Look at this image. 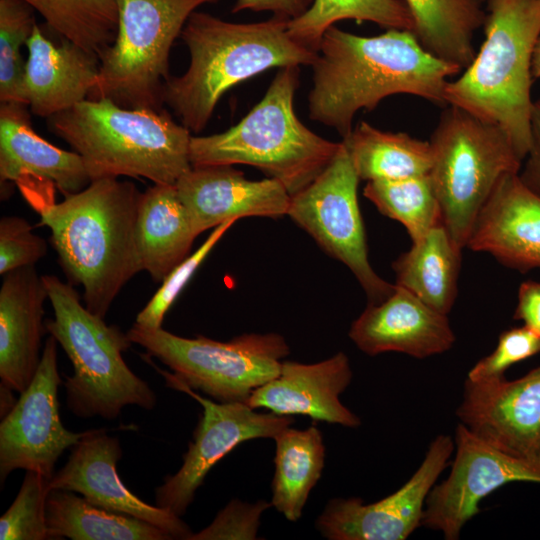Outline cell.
Segmentation results:
<instances>
[{"instance_id":"1","label":"cell","mask_w":540,"mask_h":540,"mask_svg":"<svg viewBox=\"0 0 540 540\" xmlns=\"http://www.w3.org/2000/svg\"><path fill=\"white\" fill-rule=\"evenodd\" d=\"M311 67L309 117L342 140L359 110H373L388 96L409 94L446 105L448 78L462 71L426 51L410 30L361 36L335 26L324 33Z\"/></svg>"},{"instance_id":"2","label":"cell","mask_w":540,"mask_h":540,"mask_svg":"<svg viewBox=\"0 0 540 540\" xmlns=\"http://www.w3.org/2000/svg\"><path fill=\"white\" fill-rule=\"evenodd\" d=\"M141 195L132 182L97 179L40 214L64 273L82 285L84 305L101 318L142 271L135 232Z\"/></svg>"},{"instance_id":"3","label":"cell","mask_w":540,"mask_h":540,"mask_svg":"<svg viewBox=\"0 0 540 540\" xmlns=\"http://www.w3.org/2000/svg\"><path fill=\"white\" fill-rule=\"evenodd\" d=\"M289 19L272 15L253 23L225 21L195 11L180 37L190 54L181 76L164 84L163 103L191 132L208 124L222 96L232 87L268 69L312 65L316 53L293 40Z\"/></svg>"},{"instance_id":"4","label":"cell","mask_w":540,"mask_h":540,"mask_svg":"<svg viewBox=\"0 0 540 540\" xmlns=\"http://www.w3.org/2000/svg\"><path fill=\"white\" fill-rule=\"evenodd\" d=\"M47 123L81 156L91 181L127 176L175 185L192 168L191 131L164 108L131 109L109 99H86Z\"/></svg>"},{"instance_id":"5","label":"cell","mask_w":540,"mask_h":540,"mask_svg":"<svg viewBox=\"0 0 540 540\" xmlns=\"http://www.w3.org/2000/svg\"><path fill=\"white\" fill-rule=\"evenodd\" d=\"M485 3V39L462 75L448 81L444 100L498 125L523 162L531 146V62L540 37V0Z\"/></svg>"},{"instance_id":"6","label":"cell","mask_w":540,"mask_h":540,"mask_svg":"<svg viewBox=\"0 0 540 540\" xmlns=\"http://www.w3.org/2000/svg\"><path fill=\"white\" fill-rule=\"evenodd\" d=\"M300 66L280 68L263 98L236 125L192 136V167L245 164L281 182L292 196L307 187L335 157L341 142L315 134L297 117L294 95Z\"/></svg>"},{"instance_id":"7","label":"cell","mask_w":540,"mask_h":540,"mask_svg":"<svg viewBox=\"0 0 540 540\" xmlns=\"http://www.w3.org/2000/svg\"><path fill=\"white\" fill-rule=\"evenodd\" d=\"M54 319L46 330L61 345L73 365L66 377L67 408L79 418L116 419L122 409L136 405L146 410L157 399L147 382L126 364L122 353L132 342L116 325L89 311L71 284L55 275L42 276Z\"/></svg>"},{"instance_id":"8","label":"cell","mask_w":540,"mask_h":540,"mask_svg":"<svg viewBox=\"0 0 540 540\" xmlns=\"http://www.w3.org/2000/svg\"><path fill=\"white\" fill-rule=\"evenodd\" d=\"M429 144L432 165L428 175L442 224L463 250L477 215L499 180L519 173L523 162L498 125L454 105L441 112Z\"/></svg>"},{"instance_id":"9","label":"cell","mask_w":540,"mask_h":540,"mask_svg":"<svg viewBox=\"0 0 540 540\" xmlns=\"http://www.w3.org/2000/svg\"><path fill=\"white\" fill-rule=\"evenodd\" d=\"M126 334L146 350L147 355L141 356L161 375L224 403H246L254 390L279 374L282 359L290 352L284 337L276 333L242 334L221 342L134 323Z\"/></svg>"},{"instance_id":"10","label":"cell","mask_w":540,"mask_h":540,"mask_svg":"<svg viewBox=\"0 0 540 540\" xmlns=\"http://www.w3.org/2000/svg\"><path fill=\"white\" fill-rule=\"evenodd\" d=\"M218 0H116L114 42L99 54V76L88 99L131 109L162 110L171 47L199 7Z\"/></svg>"},{"instance_id":"11","label":"cell","mask_w":540,"mask_h":540,"mask_svg":"<svg viewBox=\"0 0 540 540\" xmlns=\"http://www.w3.org/2000/svg\"><path fill=\"white\" fill-rule=\"evenodd\" d=\"M359 177L343 141L330 164L307 187L291 196L287 215L330 256L345 264L363 288L368 304L395 290L371 267L357 188Z\"/></svg>"},{"instance_id":"12","label":"cell","mask_w":540,"mask_h":540,"mask_svg":"<svg viewBox=\"0 0 540 540\" xmlns=\"http://www.w3.org/2000/svg\"><path fill=\"white\" fill-rule=\"evenodd\" d=\"M166 385L187 393L202 406V415L183 455V464L155 489L156 505L181 517L211 468L239 444L274 438L294 423L292 416L260 413L243 402H217L163 375Z\"/></svg>"},{"instance_id":"13","label":"cell","mask_w":540,"mask_h":540,"mask_svg":"<svg viewBox=\"0 0 540 540\" xmlns=\"http://www.w3.org/2000/svg\"><path fill=\"white\" fill-rule=\"evenodd\" d=\"M455 458L447 479L429 492L422 526L457 540L462 528L481 512L482 499L510 482L540 484V462L510 455L473 434L462 423L455 430Z\"/></svg>"},{"instance_id":"14","label":"cell","mask_w":540,"mask_h":540,"mask_svg":"<svg viewBox=\"0 0 540 540\" xmlns=\"http://www.w3.org/2000/svg\"><path fill=\"white\" fill-rule=\"evenodd\" d=\"M57 340L50 335L38 369L0 424L1 481L16 469L34 471L48 478L57 460L88 432H73L61 421L58 388Z\"/></svg>"},{"instance_id":"15","label":"cell","mask_w":540,"mask_h":540,"mask_svg":"<svg viewBox=\"0 0 540 540\" xmlns=\"http://www.w3.org/2000/svg\"><path fill=\"white\" fill-rule=\"evenodd\" d=\"M454 451L449 435H438L425 457L394 493L365 504L361 498H333L316 519V529L329 540H405L422 526L429 492Z\"/></svg>"},{"instance_id":"16","label":"cell","mask_w":540,"mask_h":540,"mask_svg":"<svg viewBox=\"0 0 540 540\" xmlns=\"http://www.w3.org/2000/svg\"><path fill=\"white\" fill-rule=\"evenodd\" d=\"M28 106L20 102L0 105V179L12 181L40 215L63 196L85 189L91 179L81 156L41 138L31 127Z\"/></svg>"},{"instance_id":"17","label":"cell","mask_w":540,"mask_h":540,"mask_svg":"<svg viewBox=\"0 0 540 540\" xmlns=\"http://www.w3.org/2000/svg\"><path fill=\"white\" fill-rule=\"evenodd\" d=\"M456 415L492 446L540 462V366L512 381L466 379Z\"/></svg>"},{"instance_id":"18","label":"cell","mask_w":540,"mask_h":540,"mask_svg":"<svg viewBox=\"0 0 540 540\" xmlns=\"http://www.w3.org/2000/svg\"><path fill=\"white\" fill-rule=\"evenodd\" d=\"M121 456L118 438L105 429L88 430L50 479V490L78 493L97 506L147 521L172 539H189L193 533L179 516L142 501L124 485L117 472Z\"/></svg>"},{"instance_id":"19","label":"cell","mask_w":540,"mask_h":540,"mask_svg":"<svg viewBox=\"0 0 540 540\" xmlns=\"http://www.w3.org/2000/svg\"><path fill=\"white\" fill-rule=\"evenodd\" d=\"M175 186L197 235L243 217H282L291 201L278 180H249L232 165L192 167Z\"/></svg>"},{"instance_id":"20","label":"cell","mask_w":540,"mask_h":540,"mask_svg":"<svg viewBox=\"0 0 540 540\" xmlns=\"http://www.w3.org/2000/svg\"><path fill=\"white\" fill-rule=\"evenodd\" d=\"M349 337L370 356L399 352L418 359L444 353L456 340L447 315L398 285L385 301L368 304Z\"/></svg>"},{"instance_id":"21","label":"cell","mask_w":540,"mask_h":540,"mask_svg":"<svg viewBox=\"0 0 540 540\" xmlns=\"http://www.w3.org/2000/svg\"><path fill=\"white\" fill-rule=\"evenodd\" d=\"M352 377L350 361L343 352L314 364L283 361L279 374L254 390L246 404L278 415H303L355 428L360 426V418L340 401Z\"/></svg>"},{"instance_id":"22","label":"cell","mask_w":540,"mask_h":540,"mask_svg":"<svg viewBox=\"0 0 540 540\" xmlns=\"http://www.w3.org/2000/svg\"><path fill=\"white\" fill-rule=\"evenodd\" d=\"M466 247L520 272L540 269V197L518 173L499 180L477 215Z\"/></svg>"},{"instance_id":"23","label":"cell","mask_w":540,"mask_h":540,"mask_svg":"<svg viewBox=\"0 0 540 540\" xmlns=\"http://www.w3.org/2000/svg\"><path fill=\"white\" fill-rule=\"evenodd\" d=\"M0 288L1 385L22 393L41 360L44 302L48 292L35 266L3 275Z\"/></svg>"},{"instance_id":"24","label":"cell","mask_w":540,"mask_h":540,"mask_svg":"<svg viewBox=\"0 0 540 540\" xmlns=\"http://www.w3.org/2000/svg\"><path fill=\"white\" fill-rule=\"evenodd\" d=\"M26 47L23 101L33 114L49 118L88 99L99 76L98 54L63 37L56 44L38 25Z\"/></svg>"},{"instance_id":"25","label":"cell","mask_w":540,"mask_h":540,"mask_svg":"<svg viewBox=\"0 0 540 540\" xmlns=\"http://www.w3.org/2000/svg\"><path fill=\"white\" fill-rule=\"evenodd\" d=\"M135 232L142 271L158 283L191 255L198 236L176 186L170 184H154L142 192Z\"/></svg>"},{"instance_id":"26","label":"cell","mask_w":540,"mask_h":540,"mask_svg":"<svg viewBox=\"0 0 540 540\" xmlns=\"http://www.w3.org/2000/svg\"><path fill=\"white\" fill-rule=\"evenodd\" d=\"M461 252L444 225H437L393 262L396 285L448 315L457 295Z\"/></svg>"},{"instance_id":"27","label":"cell","mask_w":540,"mask_h":540,"mask_svg":"<svg viewBox=\"0 0 540 540\" xmlns=\"http://www.w3.org/2000/svg\"><path fill=\"white\" fill-rule=\"evenodd\" d=\"M413 20V34L423 48L466 69L476 55L473 39L486 12L477 0H403Z\"/></svg>"},{"instance_id":"28","label":"cell","mask_w":540,"mask_h":540,"mask_svg":"<svg viewBox=\"0 0 540 540\" xmlns=\"http://www.w3.org/2000/svg\"><path fill=\"white\" fill-rule=\"evenodd\" d=\"M50 539L169 540L161 528L137 517L113 512L72 491L50 490L46 503Z\"/></svg>"},{"instance_id":"29","label":"cell","mask_w":540,"mask_h":540,"mask_svg":"<svg viewBox=\"0 0 540 540\" xmlns=\"http://www.w3.org/2000/svg\"><path fill=\"white\" fill-rule=\"evenodd\" d=\"M275 471L271 505L288 521H298L313 487L321 477L326 449L316 426L286 427L274 438Z\"/></svg>"},{"instance_id":"30","label":"cell","mask_w":540,"mask_h":540,"mask_svg":"<svg viewBox=\"0 0 540 540\" xmlns=\"http://www.w3.org/2000/svg\"><path fill=\"white\" fill-rule=\"evenodd\" d=\"M342 141L360 180L401 179L431 169L429 141L404 132L383 131L362 121Z\"/></svg>"},{"instance_id":"31","label":"cell","mask_w":540,"mask_h":540,"mask_svg":"<svg viewBox=\"0 0 540 540\" xmlns=\"http://www.w3.org/2000/svg\"><path fill=\"white\" fill-rule=\"evenodd\" d=\"M343 20L369 21L386 29L414 28L403 0H313L303 15L289 20L288 32L297 43L317 52L327 29Z\"/></svg>"},{"instance_id":"32","label":"cell","mask_w":540,"mask_h":540,"mask_svg":"<svg viewBox=\"0 0 540 540\" xmlns=\"http://www.w3.org/2000/svg\"><path fill=\"white\" fill-rule=\"evenodd\" d=\"M61 37L101 54L116 37V0H24Z\"/></svg>"},{"instance_id":"33","label":"cell","mask_w":540,"mask_h":540,"mask_svg":"<svg viewBox=\"0 0 540 540\" xmlns=\"http://www.w3.org/2000/svg\"><path fill=\"white\" fill-rule=\"evenodd\" d=\"M363 195L383 215L402 223L412 242L442 224L440 205L428 174L367 181Z\"/></svg>"},{"instance_id":"34","label":"cell","mask_w":540,"mask_h":540,"mask_svg":"<svg viewBox=\"0 0 540 540\" xmlns=\"http://www.w3.org/2000/svg\"><path fill=\"white\" fill-rule=\"evenodd\" d=\"M34 11L24 0H0V102L24 103L21 49L37 26Z\"/></svg>"},{"instance_id":"35","label":"cell","mask_w":540,"mask_h":540,"mask_svg":"<svg viewBox=\"0 0 540 540\" xmlns=\"http://www.w3.org/2000/svg\"><path fill=\"white\" fill-rule=\"evenodd\" d=\"M50 478L26 471L20 490L0 518L1 540L50 539L46 518V503Z\"/></svg>"},{"instance_id":"36","label":"cell","mask_w":540,"mask_h":540,"mask_svg":"<svg viewBox=\"0 0 540 540\" xmlns=\"http://www.w3.org/2000/svg\"><path fill=\"white\" fill-rule=\"evenodd\" d=\"M235 222L236 220H230L214 228L205 242L169 273L161 287L138 313L136 324L150 329L162 327L167 311L180 292L209 252Z\"/></svg>"},{"instance_id":"37","label":"cell","mask_w":540,"mask_h":540,"mask_svg":"<svg viewBox=\"0 0 540 540\" xmlns=\"http://www.w3.org/2000/svg\"><path fill=\"white\" fill-rule=\"evenodd\" d=\"M540 353V335L526 325L503 331L495 350L480 359L468 372L467 380L487 381L505 377L512 365Z\"/></svg>"},{"instance_id":"38","label":"cell","mask_w":540,"mask_h":540,"mask_svg":"<svg viewBox=\"0 0 540 540\" xmlns=\"http://www.w3.org/2000/svg\"><path fill=\"white\" fill-rule=\"evenodd\" d=\"M46 241L32 232L22 217L3 216L0 220V274L35 264L46 255Z\"/></svg>"},{"instance_id":"39","label":"cell","mask_w":540,"mask_h":540,"mask_svg":"<svg viewBox=\"0 0 540 540\" xmlns=\"http://www.w3.org/2000/svg\"><path fill=\"white\" fill-rule=\"evenodd\" d=\"M271 506L264 500L253 504L232 500L209 526L192 534L188 540L256 539L260 517Z\"/></svg>"},{"instance_id":"40","label":"cell","mask_w":540,"mask_h":540,"mask_svg":"<svg viewBox=\"0 0 540 540\" xmlns=\"http://www.w3.org/2000/svg\"><path fill=\"white\" fill-rule=\"evenodd\" d=\"M522 183L540 197V98L531 116V146L518 173Z\"/></svg>"},{"instance_id":"41","label":"cell","mask_w":540,"mask_h":540,"mask_svg":"<svg viewBox=\"0 0 540 540\" xmlns=\"http://www.w3.org/2000/svg\"><path fill=\"white\" fill-rule=\"evenodd\" d=\"M313 0H235L232 13L244 10L253 12H271L272 15L285 17L289 20L303 15L311 6Z\"/></svg>"},{"instance_id":"42","label":"cell","mask_w":540,"mask_h":540,"mask_svg":"<svg viewBox=\"0 0 540 540\" xmlns=\"http://www.w3.org/2000/svg\"><path fill=\"white\" fill-rule=\"evenodd\" d=\"M513 318L540 335V282L527 280L520 284Z\"/></svg>"},{"instance_id":"43","label":"cell","mask_w":540,"mask_h":540,"mask_svg":"<svg viewBox=\"0 0 540 540\" xmlns=\"http://www.w3.org/2000/svg\"><path fill=\"white\" fill-rule=\"evenodd\" d=\"M12 389L1 385V417H5L13 408L16 401L11 393Z\"/></svg>"},{"instance_id":"44","label":"cell","mask_w":540,"mask_h":540,"mask_svg":"<svg viewBox=\"0 0 540 540\" xmlns=\"http://www.w3.org/2000/svg\"><path fill=\"white\" fill-rule=\"evenodd\" d=\"M531 74L533 79H540V37L536 41L532 62H531Z\"/></svg>"},{"instance_id":"45","label":"cell","mask_w":540,"mask_h":540,"mask_svg":"<svg viewBox=\"0 0 540 540\" xmlns=\"http://www.w3.org/2000/svg\"><path fill=\"white\" fill-rule=\"evenodd\" d=\"M477 1H479L480 3L483 4V3H485L486 0H477Z\"/></svg>"}]
</instances>
